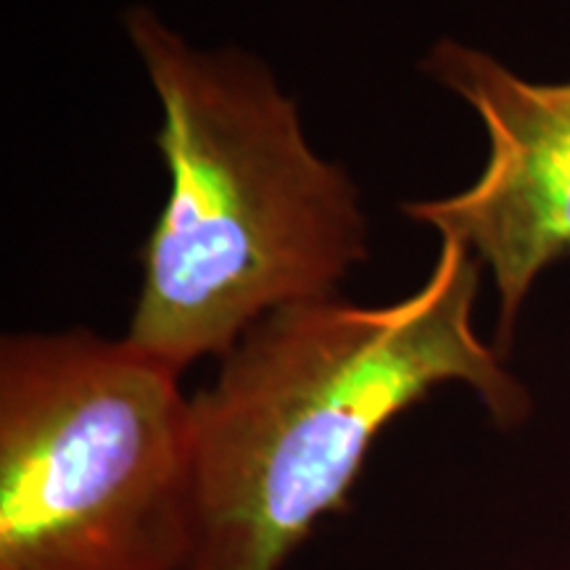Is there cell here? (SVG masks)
<instances>
[{
  "label": "cell",
  "instance_id": "cell-1",
  "mask_svg": "<svg viewBox=\"0 0 570 570\" xmlns=\"http://www.w3.org/2000/svg\"><path fill=\"white\" fill-rule=\"evenodd\" d=\"M481 262L441 235L425 283L381 306L338 296L283 306L240 336L190 396L196 533L183 570H285L317 523L346 510L370 449L446 383L497 425L525 389L473 325Z\"/></svg>",
  "mask_w": 570,
  "mask_h": 570
},
{
  "label": "cell",
  "instance_id": "cell-4",
  "mask_svg": "<svg viewBox=\"0 0 570 570\" xmlns=\"http://www.w3.org/2000/svg\"><path fill=\"white\" fill-rule=\"evenodd\" d=\"M423 69L479 111L489 159L460 194L402 209L491 267L499 291L497 352L504 356L533 281L570 256V80L529 82L454 40H439Z\"/></svg>",
  "mask_w": 570,
  "mask_h": 570
},
{
  "label": "cell",
  "instance_id": "cell-2",
  "mask_svg": "<svg viewBox=\"0 0 570 570\" xmlns=\"http://www.w3.org/2000/svg\"><path fill=\"white\" fill-rule=\"evenodd\" d=\"M122 21L159 98L169 173L125 338L183 375L283 306L336 296L367 259V219L265 61L194 48L146 6Z\"/></svg>",
  "mask_w": 570,
  "mask_h": 570
},
{
  "label": "cell",
  "instance_id": "cell-3",
  "mask_svg": "<svg viewBox=\"0 0 570 570\" xmlns=\"http://www.w3.org/2000/svg\"><path fill=\"white\" fill-rule=\"evenodd\" d=\"M194 415L180 373L85 327L0 341V570H183Z\"/></svg>",
  "mask_w": 570,
  "mask_h": 570
}]
</instances>
